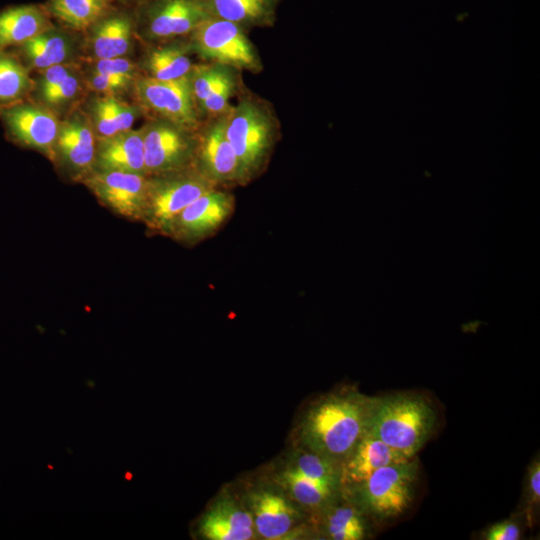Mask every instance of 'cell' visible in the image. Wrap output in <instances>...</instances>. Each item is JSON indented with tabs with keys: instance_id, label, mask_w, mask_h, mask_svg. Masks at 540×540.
<instances>
[{
	"instance_id": "obj_28",
	"label": "cell",
	"mask_w": 540,
	"mask_h": 540,
	"mask_svg": "<svg viewBox=\"0 0 540 540\" xmlns=\"http://www.w3.org/2000/svg\"><path fill=\"white\" fill-rule=\"evenodd\" d=\"M189 49L190 45H168L150 51L145 61L149 77L176 80L187 76L194 66L188 56Z\"/></svg>"
},
{
	"instance_id": "obj_18",
	"label": "cell",
	"mask_w": 540,
	"mask_h": 540,
	"mask_svg": "<svg viewBox=\"0 0 540 540\" xmlns=\"http://www.w3.org/2000/svg\"><path fill=\"white\" fill-rule=\"evenodd\" d=\"M319 535L331 540H363L371 536L372 520L342 494L314 514Z\"/></svg>"
},
{
	"instance_id": "obj_14",
	"label": "cell",
	"mask_w": 540,
	"mask_h": 540,
	"mask_svg": "<svg viewBox=\"0 0 540 540\" xmlns=\"http://www.w3.org/2000/svg\"><path fill=\"white\" fill-rule=\"evenodd\" d=\"M142 5L143 31L154 40L190 35L210 17L199 0H149Z\"/></svg>"
},
{
	"instance_id": "obj_6",
	"label": "cell",
	"mask_w": 540,
	"mask_h": 540,
	"mask_svg": "<svg viewBox=\"0 0 540 540\" xmlns=\"http://www.w3.org/2000/svg\"><path fill=\"white\" fill-rule=\"evenodd\" d=\"M189 45L203 59L213 63L257 72L262 68L257 52L242 27L208 17L190 34Z\"/></svg>"
},
{
	"instance_id": "obj_22",
	"label": "cell",
	"mask_w": 540,
	"mask_h": 540,
	"mask_svg": "<svg viewBox=\"0 0 540 540\" xmlns=\"http://www.w3.org/2000/svg\"><path fill=\"white\" fill-rule=\"evenodd\" d=\"M212 17L232 22L243 29L273 24L282 0H199Z\"/></svg>"
},
{
	"instance_id": "obj_2",
	"label": "cell",
	"mask_w": 540,
	"mask_h": 540,
	"mask_svg": "<svg viewBox=\"0 0 540 540\" xmlns=\"http://www.w3.org/2000/svg\"><path fill=\"white\" fill-rule=\"evenodd\" d=\"M436 425L437 412L430 399L401 392L372 397L366 431L410 459L431 438Z\"/></svg>"
},
{
	"instance_id": "obj_21",
	"label": "cell",
	"mask_w": 540,
	"mask_h": 540,
	"mask_svg": "<svg viewBox=\"0 0 540 540\" xmlns=\"http://www.w3.org/2000/svg\"><path fill=\"white\" fill-rule=\"evenodd\" d=\"M21 61L28 68L44 70L69 63L74 53V41L65 32L51 27L16 47Z\"/></svg>"
},
{
	"instance_id": "obj_13",
	"label": "cell",
	"mask_w": 540,
	"mask_h": 540,
	"mask_svg": "<svg viewBox=\"0 0 540 540\" xmlns=\"http://www.w3.org/2000/svg\"><path fill=\"white\" fill-rule=\"evenodd\" d=\"M194 167L217 187L249 182L227 139L224 114L197 135Z\"/></svg>"
},
{
	"instance_id": "obj_29",
	"label": "cell",
	"mask_w": 540,
	"mask_h": 540,
	"mask_svg": "<svg viewBox=\"0 0 540 540\" xmlns=\"http://www.w3.org/2000/svg\"><path fill=\"white\" fill-rule=\"evenodd\" d=\"M286 468L336 490H341L340 465L304 448L298 449Z\"/></svg>"
},
{
	"instance_id": "obj_3",
	"label": "cell",
	"mask_w": 540,
	"mask_h": 540,
	"mask_svg": "<svg viewBox=\"0 0 540 540\" xmlns=\"http://www.w3.org/2000/svg\"><path fill=\"white\" fill-rule=\"evenodd\" d=\"M419 464L415 457L395 462L372 473L363 482L341 490L373 522L398 518L415 498Z\"/></svg>"
},
{
	"instance_id": "obj_1",
	"label": "cell",
	"mask_w": 540,
	"mask_h": 540,
	"mask_svg": "<svg viewBox=\"0 0 540 540\" xmlns=\"http://www.w3.org/2000/svg\"><path fill=\"white\" fill-rule=\"evenodd\" d=\"M371 400L353 387L321 396L299 424L301 448L341 465L366 431Z\"/></svg>"
},
{
	"instance_id": "obj_23",
	"label": "cell",
	"mask_w": 540,
	"mask_h": 540,
	"mask_svg": "<svg viewBox=\"0 0 540 540\" xmlns=\"http://www.w3.org/2000/svg\"><path fill=\"white\" fill-rule=\"evenodd\" d=\"M90 29V43L97 59L124 57L128 54L134 31L133 20L128 14L112 11Z\"/></svg>"
},
{
	"instance_id": "obj_30",
	"label": "cell",
	"mask_w": 540,
	"mask_h": 540,
	"mask_svg": "<svg viewBox=\"0 0 540 540\" xmlns=\"http://www.w3.org/2000/svg\"><path fill=\"white\" fill-rule=\"evenodd\" d=\"M229 69L217 63L193 66L188 78L197 106H200Z\"/></svg>"
},
{
	"instance_id": "obj_31",
	"label": "cell",
	"mask_w": 540,
	"mask_h": 540,
	"mask_svg": "<svg viewBox=\"0 0 540 540\" xmlns=\"http://www.w3.org/2000/svg\"><path fill=\"white\" fill-rule=\"evenodd\" d=\"M521 504L520 514L529 523L535 517L540 506V459L538 454L531 460L527 468Z\"/></svg>"
},
{
	"instance_id": "obj_9",
	"label": "cell",
	"mask_w": 540,
	"mask_h": 540,
	"mask_svg": "<svg viewBox=\"0 0 540 540\" xmlns=\"http://www.w3.org/2000/svg\"><path fill=\"white\" fill-rule=\"evenodd\" d=\"M82 184L115 216L141 223L148 188L147 175L122 171H93Z\"/></svg>"
},
{
	"instance_id": "obj_32",
	"label": "cell",
	"mask_w": 540,
	"mask_h": 540,
	"mask_svg": "<svg viewBox=\"0 0 540 540\" xmlns=\"http://www.w3.org/2000/svg\"><path fill=\"white\" fill-rule=\"evenodd\" d=\"M235 80L229 69L212 92L200 104V108L210 115H223L229 110V100L234 92Z\"/></svg>"
},
{
	"instance_id": "obj_12",
	"label": "cell",
	"mask_w": 540,
	"mask_h": 540,
	"mask_svg": "<svg viewBox=\"0 0 540 540\" xmlns=\"http://www.w3.org/2000/svg\"><path fill=\"white\" fill-rule=\"evenodd\" d=\"M0 119L13 142L52 160L61 122L51 109L24 100L0 108Z\"/></svg>"
},
{
	"instance_id": "obj_7",
	"label": "cell",
	"mask_w": 540,
	"mask_h": 540,
	"mask_svg": "<svg viewBox=\"0 0 540 540\" xmlns=\"http://www.w3.org/2000/svg\"><path fill=\"white\" fill-rule=\"evenodd\" d=\"M144 159L148 176L194 166L197 135L158 119L142 127Z\"/></svg>"
},
{
	"instance_id": "obj_16",
	"label": "cell",
	"mask_w": 540,
	"mask_h": 540,
	"mask_svg": "<svg viewBox=\"0 0 540 540\" xmlns=\"http://www.w3.org/2000/svg\"><path fill=\"white\" fill-rule=\"evenodd\" d=\"M197 534L207 540H249L255 537L250 511L229 496L219 497L199 518Z\"/></svg>"
},
{
	"instance_id": "obj_11",
	"label": "cell",
	"mask_w": 540,
	"mask_h": 540,
	"mask_svg": "<svg viewBox=\"0 0 540 540\" xmlns=\"http://www.w3.org/2000/svg\"><path fill=\"white\" fill-rule=\"evenodd\" d=\"M96 142L91 121L75 113L60 123L51 162L63 178L82 183L94 170Z\"/></svg>"
},
{
	"instance_id": "obj_25",
	"label": "cell",
	"mask_w": 540,
	"mask_h": 540,
	"mask_svg": "<svg viewBox=\"0 0 540 540\" xmlns=\"http://www.w3.org/2000/svg\"><path fill=\"white\" fill-rule=\"evenodd\" d=\"M49 15L75 31L90 29L113 11L112 0H49Z\"/></svg>"
},
{
	"instance_id": "obj_20",
	"label": "cell",
	"mask_w": 540,
	"mask_h": 540,
	"mask_svg": "<svg viewBox=\"0 0 540 540\" xmlns=\"http://www.w3.org/2000/svg\"><path fill=\"white\" fill-rule=\"evenodd\" d=\"M53 27L46 9L20 5L0 12V51L18 47Z\"/></svg>"
},
{
	"instance_id": "obj_4",
	"label": "cell",
	"mask_w": 540,
	"mask_h": 540,
	"mask_svg": "<svg viewBox=\"0 0 540 540\" xmlns=\"http://www.w3.org/2000/svg\"><path fill=\"white\" fill-rule=\"evenodd\" d=\"M219 188L194 166L148 176V188L141 223L151 235L166 237L173 220L202 194Z\"/></svg>"
},
{
	"instance_id": "obj_27",
	"label": "cell",
	"mask_w": 540,
	"mask_h": 540,
	"mask_svg": "<svg viewBox=\"0 0 540 540\" xmlns=\"http://www.w3.org/2000/svg\"><path fill=\"white\" fill-rule=\"evenodd\" d=\"M34 88L24 63L14 53L0 51V108L26 100Z\"/></svg>"
},
{
	"instance_id": "obj_10",
	"label": "cell",
	"mask_w": 540,
	"mask_h": 540,
	"mask_svg": "<svg viewBox=\"0 0 540 540\" xmlns=\"http://www.w3.org/2000/svg\"><path fill=\"white\" fill-rule=\"evenodd\" d=\"M139 102L149 110L190 131L198 125L197 104L192 95L188 75L176 80H158L143 77L134 81Z\"/></svg>"
},
{
	"instance_id": "obj_33",
	"label": "cell",
	"mask_w": 540,
	"mask_h": 540,
	"mask_svg": "<svg viewBox=\"0 0 540 540\" xmlns=\"http://www.w3.org/2000/svg\"><path fill=\"white\" fill-rule=\"evenodd\" d=\"M81 91V80L74 71L58 86L40 96L47 107L62 108L71 103Z\"/></svg>"
},
{
	"instance_id": "obj_34",
	"label": "cell",
	"mask_w": 540,
	"mask_h": 540,
	"mask_svg": "<svg viewBox=\"0 0 540 540\" xmlns=\"http://www.w3.org/2000/svg\"><path fill=\"white\" fill-rule=\"evenodd\" d=\"M134 81L135 79L128 77L91 72L87 79V84L95 92L104 95H115L120 91L128 89L134 84Z\"/></svg>"
},
{
	"instance_id": "obj_36",
	"label": "cell",
	"mask_w": 540,
	"mask_h": 540,
	"mask_svg": "<svg viewBox=\"0 0 540 540\" xmlns=\"http://www.w3.org/2000/svg\"><path fill=\"white\" fill-rule=\"evenodd\" d=\"M92 72L135 79V65L124 57L97 59Z\"/></svg>"
},
{
	"instance_id": "obj_8",
	"label": "cell",
	"mask_w": 540,
	"mask_h": 540,
	"mask_svg": "<svg viewBox=\"0 0 540 540\" xmlns=\"http://www.w3.org/2000/svg\"><path fill=\"white\" fill-rule=\"evenodd\" d=\"M234 195L214 188L191 202L173 220L166 237L192 247L214 235L231 217Z\"/></svg>"
},
{
	"instance_id": "obj_38",
	"label": "cell",
	"mask_w": 540,
	"mask_h": 540,
	"mask_svg": "<svg viewBox=\"0 0 540 540\" xmlns=\"http://www.w3.org/2000/svg\"><path fill=\"white\" fill-rule=\"evenodd\" d=\"M130 1H135V2H139L140 4H144L149 0H130Z\"/></svg>"
},
{
	"instance_id": "obj_15",
	"label": "cell",
	"mask_w": 540,
	"mask_h": 540,
	"mask_svg": "<svg viewBox=\"0 0 540 540\" xmlns=\"http://www.w3.org/2000/svg\"><path fill=\"white\" fill-rule=\"evenodd\" d=\"M255 531L264 539H285L302 516L282 494L270 489H258L248 497Z\"/></svg>"
},
{
	"instance_id": "obj_26",
	"label": "cell",
	"mask_w": 540,
	"mask_h": 540,
	"mask_svg": "<svg viewBox=\"0 0 540 540\" xmlns=\"http://www.w3.org/2000/svg\"><path fill=\"white\" fill-rule=\"evenodd\" d=\"M278 482L297 504L313 514L321 511L341 494V490L318 483L288 468L281 471Z\"/></svg>"
},
{
	"instance_id": "obj_37",
	"label": "cell",
	"mask_w": 540,
	"mask_h": 540,
	"mask_svg": "<svg viewBox=\"0 0 540 540\" xmlns=\"http://www.w3.org/2000/svg\"><path fill=\"white\" fill-rule=\"evenodd\" d=\"M76 67L69 63L59 64L42 70L37 83L39 96L58 86L67 76L76 71Z\"/></svg>"
},
{
	"instance_id": "obj_17",
	"label": "cell",
	"mask_w": 540,
	"mask_h": 540,
	"mask_svg": "<svg viewBox=\"0 0 540 540\" xmlns=\"http://www.w3.org/2000/svg\"><path fill=\"white\" fill-rule=\"evenodd\" d=\"M93 171H122L147 175L142 128L97 138Z\"/></svg>"
},
{
	"instance_id": "obj_19",
	"label": "cell",
	"mask_w": 540,
	"mask_h": 540,
	"mask_svg": "<svg viewBox=\"0 0 540 540\" xmlns=\"http://www.w3.org/2000/svg\"><path fill=\"white\" fill-rule=\"evenodd\" d=\"M406 459L408 458L365 431L354 449L340 465L341 490L363 482L381 467Z\"/></svg>"
},
{
	"instance_id": "obj_35",
	"label": "cell",
	"mask_w": 540,
	"mask_h": 540,
	"mask_svg": "<svg viewBox=\"0 0 540 540\" xmlns=\"http://www.w3.org/2000/svg\"><path fill=\"white\" fill-rule=\"evenodd\" d=\"M520 518H509L496 522L485 528L480 538L484 540H519L522 537L523 528Z\"/></svg>"
},
{
	"instance_id": "obj_24",
	"label": "cell",
	"mask_w": 540,
	"mask_h": 540,
	"mask_svg": "<svg viewBox=\"0 0 540 540\" xmlns=\"http://www.w3.org/2000/svg\"><path fill=\"white\" fill-rule=\"evenodd\" d=\"M90 110L96 138L109 137L132 129L140 115L139 107L121 101L115 95L96 97Z\"/></svg>"
},
{
	"instance_id": "obj_5",
	"label": "cell",
	"mask_w": 540,
	"mask_h": 540,
	"mask_svg": "<svg viewBox=\"0 0 540 540\" xmlns=\"http://www.w3.org/2000/svg\"><path fill=\"white\" fill-rule=\"evenodd\" d=\"M225 116V133L244 171L253 179L266 166L275 140L270 113L251 99L241 100Z\"/></svg>"
}]
</instances>
